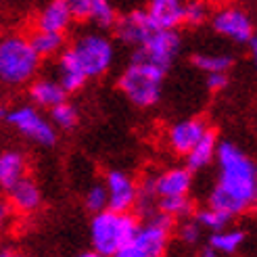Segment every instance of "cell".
<instances>
[{"label": "cell", "mask_w": 257, "mask_h": 257, "mask_svg": "<svg viewBox=\"0 0 257 257\" xmlns=\"http://www.w3.org/2000/svg\"><path fill=\"white\" fill-rule=\"evenodd\" d=\"M215 159L220 178L209 197L211 207L232 217L257 207V165L232 143L217 145Z\"/></svg>", "instance_id": "obj_1"}, {"label": "cell", "mask_w": 257, "mask_h": 257, "mask_svg": "<svg viewBox=\"0 0 257 257\" xmlns=\"http://www.w3.org/2000/svg\"><path fill=\"white\" fill-rule=\"evenodd\" d=\"M136 228V217H132L127 211H115L107 207L98 211L90 224V240L98 255H117L130 242Z\"/></svg>", "instance_id": "obj_2"}, {"label": "cell", "mask_w": 257, "mask_h": 257, "mask_svg": "<svg viewBox=\"0 0 257 257\" xmlns=\"http://www.w3.org/2000/svg\"><path fill=\"white\" fill-rule=\"evenodd\" d=\"M40 55L30 40L21 36H9L0 40V80L7 84H23L38 71Z\"/></svg>", "instance_id": "obj_3"}, {"label": "cell", "mask_w": 257, "mask_h": 257, "mask_svg": "<svg viewBox=\"0 0 257 257\" xmlns=\"http://www.w3.org/2000/svg\"><path fill=\"white\" fill-rule=\"evenodd\" d=\"M163 73H165V69L153 65V63L134 59L132 65L127 67L119 78V88L134 105L151 107V105H155L161 96Z\"/></svg>", "instance_id": "obj_4"}, {"label": "cell", "mask_w": 257, "mask_h": 257, "mask_svg": "<svg viewBox=\"0 0 257 257\" xmlns=\"http://www.w3.org/2000/svg\"><path fill=\"white\" fill-rule=\"evenodd\" d=\"M174 217L168 213L155 215L145 226H138L130 242L117 253V257H159L168 247Z\"/></svg>", "instance_id": "obj_5"}, {"label": "cell", "mask_w": 257, "mask_h": 257, "mask_svg": "<svg viewBox=\"0 0 257 257\" xmlns=\"http://www.w3.org/2000/svg\"><path fill=\"white\" fill-rule=\"evenodd\" d=\"M71 50H73L75 59H78V63L82 65V69L88 78H98V75H102L111 67L113 46L105 36L88 34V36L80 38L78 44H75Z\"/></svg>", "instance_id": "obj_6"}, {"label": "cell", "mask_w": 257, "mask_h": 257, "mask_svg": "<svg viewBox=\"0 0 257 257\" xmlns=\"http://www.w3.org/2000/svg\"><path fill=\"white\" fill-rule=\"evenodd\" d=\"M180 50V38L174 30H153L140 44V50L134 55L138 61L153 63L161 69H168L170 63Z\"/></svg>", "instance_id": "obj_7"}, {"label": "cell", "mask_w": 257, "mask_h": 257, "mask_svg": "<svg viewBox=\"0 0 257 257\" xmlns=\"http://www.w3.org/2000/svg\"><path fill=\"white\" fill-rule=\"evenodd\" d=\"M7 119L19 134L34 140V143L44 145V147L55 145L57 134L53 130V125H50L34 107H19L15 111H11L7 115Z\"/></svg>", "instance_id": "obj_8"}, {"label": "cell", "mask_w": 257, "mask_h": 257, "mask_svg": "<svg viewBox=\"0 0 257 257\" xmlns=\"http://www.w3.org/2000/svg\"><path fill=\"white\" fill-rule=\"evenodd\" d=\"M213 28L217 34H222L234 42H249V38L253 36V25L249 17L238 9H224L215 13Z\"/></svg>", "instance_id": "obj_9"}, {"label": "cell", "mask_w": 257, "mask_h": 257, "mask_svg": "<svg viewBox=\"0 0 257 257\" xmlns=\"http://www.w3.org/2000/svg\"><path fill=\"white\" fill-rule=\"evenodd\" d=\"M107 195H109V209L115 211H130L138 199L136 184L121 172H111L107 176Z\"/></svg>", "instance_id": "obj_10"}, {"label": "cell", "mask_w": 257, "mask_h": 257, "mask_svg": "<svg viewBox=\"0 0 257 257\" xmlns=\"http://www.w3.org/2000/svg\"><path fill=\"white\" fill-rule=\"evenodd\" d=\"M147 15L157 30H176L184 23V3L182 0H151Z\"/></svg>", "instance_id": "obj_11"}, {"label": "cell", "mask_w": 257, "mask_h": 257, "mask_svg": "<svg viewBox=\"0 0 257 257\" xmlns=\"http://www.w3.org/2000/svg\"><path fill=\"white\" fill-rule=\"evenodd\" d=\"M207 132V125L201 119H186L176 123L172 130L168 132V143L170 147L180 153V155H186V153L199 143V138Z\"/></svg>", "instance_id": "obj_12"}, {"label": "cell", "mask_w": 257, "mask_h": 257, "mask_svg": "<svg viewBox=\"0 0 257 257\" xmlns=\"http://www.w3.org/2000/svg\"><path fill=\"white\" fill-rule=\"evenodd\" d=\"M192 186V176L186 168H174L163 172L155 182L151 184V190L161 199V197H178V195H188Z\"/></svg>", "instance_id": "obj_13"}, {"label": "cell", "mask_w": 257, "mask_h": 257, "mask_svg": "<svg viewBox=\"0 0 257 257\" xmlns=\"http://www.w3.org/2000/svg\"><path fill=\"white\" fill-rule=\"evenodd\" d=\"M115 23H117V36L123 42L134 44V46H140L145 38L155 30L151 19H149V15H147V11L130 13L127 17H123L121 21H115Z\"/></svg>", "instance_id": "obj_14"}, {"label": "cell", "mask_w": 257, "mask_h": 257, "mask_svg": "<svg viewBox=\"0 0 257 257\" xmlns=\"http://www.w3.org/2000/svg\"><path fill=\"white\" fill-rule=\"evenodd\" d=\"M40 201H42V195H40V188H38L32 180L23 178L19 182L9 190V205L13 209H17L21 213H32L40 207Z\"/></svg>", "instance_id": "obj_15"}, {"label": "cell", "mask_w": 257, "mask_h": 257, "mask_svg": "<svg viewBox=\"0 0 257 257\" xmlns=\"http://www.w3.org/2000/svg\"><path fill=\"white\" fill-rule=\"evenodd\" d=\"M28 172V163L25 157L17 151H7L0 155V190L9 192L19 180L25 178Z\"/></svg>", "instance_id": "obj_16"}, {"label": "cell", "mask_w": 257, "mask_h": 257, "mask_svg": "<svg viewBox=\"0 0 257 257\" xmlns=\"http://www.w3.org/2000/svg\"><path fill=\"white\" fill-rule=\"evenodd\" d=\"M71 23V13L65 0H50L38 15V28L63 34Z\"/></svg>", "instance_id": "obj_17"}, {"label": "cell", "mask_w": 257, "mask_h": 257, "mask_svg": "<svg viewBox=\"0 0 257 257\" xmlns=\"http://www.w3.org/2000/svg\"><path fill=\"white\" fill-rule=\"evenodd\" d=\"M215 151H217L215 134L211 130H207L199 138V143L186 153V168L190 172L207 168V165L213 161V157H215Z\"/></svg>", "instance_id": "obj_18"}, {"label": "cell", "mask_w": 257, "mask_h": 257, "mask_svg": "<svg viewBox=\"0 0 257 257\" xmlns=\"http://www.w3.org/2000/svg\"><path fill=\"white\" fill-rule=\"evenodd\" d=\"M59 75H61L59 82L63 84V88H65L67 92L80 90L88 80V75L84 73L78 59H75L73 50H65V53H63V57L59 61Z\"/></svg>", "instance_id": "obj_19"}, {"label": "cell", "mask_w": 257, "mask_h": 257, "mask_svg": "<svg viewBox=\"0 0 257 257\" xmlns=\"http://www.w3.org/2000/svg\"><path fill=\"white\" fill-rule=\"evenodd\" d=\"M30 94H32V100L38 102L40 107H55L59 105V102L65 100V94H67V90L63 88L61 82L57 80H38L32 90H30Z\"/></svg>", "instance_id": "obj_20"}, {"label": "cell", "mask_w": 257, "mask_h": 257, "mask_svg": "<svg viewBox=\"0 0 257 257\" xmlns=\"http://www.w3.org/2000/svg\"><path fill=\"white\" fill-rule=\"evenodd\" d=\"M30 44L40 57H53L55 53H59L61 46H63V34L38 28L30 38Z\"/></svg>", "instance_id": "obj_21"}, {"label": "cell", "mask_w": 257, "mask_h": 257, "mask_svg": "<svg viewBox=\"0 0 257 257\" xmlns=\"http://www.w3.org/2000/svg\"><path fill=\"white\" fill-rule=\"evenodd\" d=\"M245 240V232L242 230H217V232L211 234L209 238V247L215 253H226V255H232L238 251V247L242 245Z\"/></svg>", "instance_id": "obj_22"}, {"label": "cell", "mask_w": 257, "mask_h": 257, "mask_svg": "<svg viewBox=\"0 0 257 257\" xmlns=\"http://www.w3.org/2000/svg\"><path fill=\"white\" fill-rule=\"evenodd\" d=\"M230 220H232V215H228L226 211L217 209V207H211V205H209L207 209H201V211L197 213V222H199V226L211 230V232L224 230V228L230 224Z\"/></svg>", "instance_id": "obj_23"}, {"label": "cell", "mask_w": 257, "mask_h": 257, "mask_svg": "<svg viewBox=\"0 0 257 257\" xmlns=\"http://www.w3.org/2000/svg\"><path fill=\"white\" fill-rule=\"evenodd\" d=\"M159 209L163 213H168L172 217H184L192 211V205L186 199V195H178V197H161L159 201Z\"/></svg>", "instance_id": "obj_24"}, {"label": "cell", "mask_w": 257, "mask_h": 257, "mask_svg": "<svg viewBox=\"0 0 257 257\" xmlns=\"http://www.w3.org/2000/svg\"><path fill=\"white\" fill-rule=\"evenodd\" d=\"M90 19L96 25H100V28H109V25L117 21L109 0H92V5H90Z\"/></svg>", "instance_id": "obj_25"}, {"label": "cell", "mask_w": 257, "mask_h": 257, "mask_svg": "<svg viewBox=\"0 0 257 257\" xmlns=\"http://www.w3.org/2000/svg\"><path fill=\"white\" fill-rule=\"evenodd\" d=\"M50 111H53V121L63 127V130H69V127H73L75 123H78V111H75L73 105H69V102H59V105L50 107Z\"/></svg>", "instance_id": "obj_26"}, {"label": "cell", "mask_w": 257, "mask_h": 257, "mask_svg": "<svg viewBox=\"0 0 257 257\" xmlns=\"http://www.w3.org/2000/svg\"><path fill=\"white\" fill-rule=\"evenodd\" d=\"M195 65L203 71H226L230 65H232V59L228 55H197L195 59Z\"/></svg>", "instance_id": "obj_27"}, {"label": "cell", "mask_w": 257, "mask_h": 257, "mask_svg": "<svg viewBox=\"0 0 257 257\" xmlns=\"http://www.w3.org/2000/svg\"><path fill=\"white\" fill-rule=\"evenodd\" d=\"M86 207L92 211V213H98V211H102V209H107V207H109L107 186L94 184L92 188H88V192H86Z\"/></svg>", "instance_id": "obj_28"}, {"label": "cell", "mask_w": 257, "mask_h": 257, "mask_svg": "<svg viewBox=\"0 0 257 257\" xmlns=\"http://www.w3.org/2000/svg\"><path fill=\"white\" fill-rule=\"evenodd\" d=\"M207 19V5L203 0H190L184 5V23L188 25H199Z\"/></svg>", "instance_id": "obj_29"}, {"label": "cell", "mask_w": 257, "mask_h": 257, "mask_svg": "<svg viewBox=\"0 0 257 257\" xmlns=\"http://www.w3.org/2000/svg\"><path fill=\"white\" fill-rule=\"evenodd\" d=\"M199 238H201V226L197 220L182 224V228H180V240H182L184 245H197Z\"/></svg>", "instance_id": "obj_30"}, {"label": "cell", "mask_w": 257, "mask_h": 257, "mask_svg": "<svg viewBox=\"0 0 257 257\" xmlns=\"http://www.w3.org/2000/svg\"><path fill=\"white\" fill-rule=\"evenodd\" d=\"M67 7H69V13H71V19H90V5L92 0H65Z\"/></svg>", "instance_id": "obj_31"}, {"label": "cell", "mask_w": 257, "mask_h": 257, "mask_svg": "<svg viewBox=\"0 0 257 257\" xmlns=\"http://www.w3.org/2000/svg\"><path fill=\"white\" fill-rule=\"evenodd\" d=\"M228 84L226 78V71H209V78H207V86L211 90H222Z\"/></svg>", "instance_id": "obj_32"}, {"label": "cell", "mask_w": 257, "mask_h": 257, "mask_svg": "<svg viewBox=\"0 0 257 257\" xmlns=\"http://www.w3.org/2000/svg\"><path fill=\"white\" fill-rule=\"evenodd\" d=\"M9 213H11V205L0 201V224H5L9 220Z\"/></svg>", "instance_id": "obj_33"}, {"label": "cell", "mask_w": 257, "mask_h": 257, "mask_svg": "<svg viewBox=\"0 0 257 257\" xmlns=\"http://www.w3.org/2000/svg\"><path fill=\"white\" fill-rule=\"evenodd\" d=\"M249 44H251V55H253V61H255V65H257V34H253L249 38Z\"/></svg>", "instance_id": "obj_34"}, {"label": "cell", "mask_w": 257, "mask_h": 257, "mask_svg": "<svg viewBox=\"0 0 257 257\" xmlns=\"http://www.w3.org/2000/svg\"><path fill=\"white\" fill-rule=\"evenodd\" d=\"M0 117H5V111L3 109H0Z\"/></svg>", "instance_id": "obj_35"}]
</instances>
